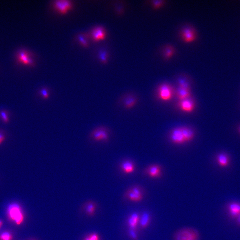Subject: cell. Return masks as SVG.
Returning a JSON list of instances; mask_svg holds the SVG:
<instances>
[{
  "mask_svg": "<svg viewBox=\"0 0 240 240\" xmlns=\"http://www.w3.org/2000/svg\"><path fill=\"white\" fill-rule=\"evenodd\" d=\"M239 132L240 134V126L239 127Z\"/></svg>",
  "mask_w": 240,
  "mask_h": 240,
  "instance_id": "35",
  "label": "cell"
},
{
  "mask_svg": "<svg viewBox=\"0 0 240 240\" xmlns=\"http://www.w3.org/2000/svg\"><path fill=\"white\" fill-rule=\"evenodd\" d=\"M91 34L93 39L94 41H97L105 37L106 32L103 27L97 26L93 29Z\"/></svg>",
  "mask_w": 240,
  "mask_h": 240,
  "instance_id": "14",
  "label": "cell"
},
{
  "mask_svg": "<svg viewBox=\"0 0 240 240\" xmlns=\"http://www.w3.org/2000/svg\"><path fill=\"white\" fill-rule=\"evenodd\" d=\"M177 82L179 88L190 91V84L185 77L183 76L179 77L177 80Z\"/></svg>",
  "mask_w": 240,
  "mask_h": 240,
  "instance_id": "21",
  "label": "cell"
},
{
  "mask_svg": "<svg viewBox=\"0 0 240 240\" xmlns=\"http://www.w3.org/2000/svg\"><path fill=\"white\" fill-rule=\"evenodd\" d=\"M9 217L17 225H19L24 221V215L21 206L17 203L10 204L8 208Z\"/></svg>",
  "mask_w": 240,
  "mask_h": 240,
  "instance_id": "5",
  "label": "cell"
},
{
  "mask_svg": "<svg viewBox=\"0 0 240 240\" xmlns=\"http://www.w3.org/2000/svg\"><path fill=\"white\" fill-rule=\"evenodd\" d=\"M228 209L230 217L237 218L240 214V203L236 202L230 203L228 206Z\"/></svg>",
  "mask_w": 240,
  "mask_h": 240,
  "instance_id": "15",
  "label": "cell"
},
{
  "mask_svg": "<svg viewBox=\"0 0 240 240\" xmlns=\"http://www.w3.org/2000/svg\"><path fill=\"white\" fill-rule=\"evenodd\" d=\"M119 167L121 172L126 175L133 174L137 168L134 162L130 159H126L121 161L119 164Z\"/></svg>",
  "mask_w": 240,
  "mask_h": 240,
  "instance_id": "8",
  "label": "cell"
},
{
  "mask_svg": "<svg viewBox=\"0 0 240 240\" xmlns=\"http://www.w3.org/2000/svg\"><path fill=\"white\" fill-rule=\"evenodd\" d=\"M179 108L183 112L186 113H191L194 110L195 104L193 100L190 98L179 101L178 103Z\"/></svg>",
  "mask_w": 240,
  "mask_h": 240,
  "instance_id": "10",
  "label": "cell"
},
{
  "mask_svg": "<svg viewBox=\"0 0 240 240\" xmlns=\"http://www.w3.org/2000/svg\"><path fill=\"white\" fill-rule=\"evenodd\" d=\"M84 240H99V235L96 233H93L86 237Z\"/></svg>",
  "mask_w": 240,
  "mask_h": 240,
  "instance_id": "29",
  "label": "cell"
},
{
  "mask_svg": "<svg viewBox=\"0 0 240 240\" xmlns=\"http://www.w3.org/2000/svg\"><path fill=\"white\" fill-rule=\"evenodd\" d=\"M176 95L179 101L189 98L191 96L190 91L179 88L176 91Z\"/></svg>",
  "mask_w": 240,
  "mask_h": 240,
  "instance_id": "20",
  "label": "cell"
},
{
  "mask_svg": "<svg viewBox=\"0 0 240 240\" xmlns=\"http://www.w3.org/2000/svg\"><path fill=\"white\" fill-rule=\"evenodd\" d=\"M179 35L181 39L186 43H190L196 40L197 33L194 26L190 24H184L180 29Z\"/></svg>",
  "mask_w": 240,
  "mask_h": 240,
  "instance_id": "2",
  "label": "cell"
},
{
  "mask_svg": "<svg viewBox=\"0 0 240 240\" xmlns=\"http://www.w3.org/2000/svg\"><path fill=\"white\" fill-rule=\"evenodd\" d=\"M12 237L10 233L4 232L0 235V240H12Z\"/></svg>",
  "mask_w": 240,
  "mask_h": 240,
  "instance_id": "26",
  "label": "cell"
},
{
  "mask_svg": "<svg viewBox=\"0 0 240 240\" xmlns=\"http://www.w3.org/2000/svg\"><path fill=\"white\" fill-rule=\"evenodd\" d=\"M139 220V215L137 213H133L131 214L128 221V225L130 229L135 230L138 224Z\"/></svg>",
  "mask_w": 240,
  "mask_h": 240,
  "instance_id": "18",
  "label": "cell"
},
{
  "mask_svg": "<svg viewBox=\"0 0 240 240\" xmlns=\"http://www.w3.org/2000/svg\"><path fill=\"white\" fill-rule=\"evenodd\" d=\"M3 222L1 220H0V228H1V226L3 225Z\"/></svg>",
  "mask_w": 240,
  "mask_h": 240,
  "instance_id": "34",
  "label": "cell"
},
{
  "mask_svg": "<svg viewBox=\"0 0 240 240\" xmlns=\"http://www.w3.org/2000/svg\"><path fill=\"white\" fill-rule=\"evenodd\" d=\"M79 37L80 41H81V43L83 44V45L84 46H87L88 45L87 42L86 40L83 37L80 36V35Z\"/></svg>",
  "mask_w": 240,
  "mask_h": 240,
  "instance_id": "31",
  "label": "cell"
},
{
  "mask_svg": "<svg viewBox=\"0 0 240 240\" xmlns=\"http://www.w3.org/2000/svg\"><path fill=\"white\" fill-rule=\"evenodd\" d=\"M199 234L194 228H189L181 229L175 233L174 240H199Z\"/></svg>",
  "mask_w": 240,
  "mask_h": 240,
  "instance_id": "3",
  "label": "cell"
},
{
  "mask_svg": "<svg viewBox=\"0 0 240 240\" xmlns=\"http://www.w3.org/2000/svg\"><path fill=\"white\" fill-rule=\"evenodd\" d=\"M0 117L4 123H8L9 121L8 113L6 110H2L0 112Z\"/></svg>",
  "mask_w": 240,
  "mask_h": 240,
  "instance_id": "25",
  "label": "cell"
},
{
  "mask_svg": "<svg viewBox=\"0 0 240 240\" xmlns=\"http://www.w3.org/2000/svg\"><path fill=\"white\" fill-rule=\"evenodd\" d=\"M128 233L130 237L133 240H137L138 237L135 230L130 229L128 231Z\"/></svg>",
  "mask_w": 240,
  "mask_h": 240,
  "instance_id": "30",
  "label": "cell"
},
{
  "mask_svg": "<svg viewBox=\"0 0 240 240\" xmlns=\"http://www.w3.org/2000/svg\"><path fill=\"white\" fill-rule=\"evenodd\" d=\"M150 213L144 212L142 214L140 221V225L143 228L147 227L150 223Z\"/></svg>",
  "mask_w": 240,
  "mask_h": 240,
  "instance_id": "23",
  "label": "cell"
},
{
  "mask_svg": "<svg viewBox=\"0 0 240 240\" xmlns=\"http://www.w3.org/2000/svg\"><path fill=\"white\" fill-rule=\"evenodd\" d=\"M174 52L175 49L170 44L166 45L163 50V59L166 60L169 59L174 54Z\"/></svg>",
  "mask_w": 240,
  "mask_h": 240,
  "instance_id": "19",
  "label": "cell"
},
{
  "mask_svg": "<svg viewBox=\"0 0 240 240\" xmlns=\"http://www.w3.org/2000/svg\"><path fill=\"white\" fill-rule=\"evenodd\" d=\"M17 59L21 63L30 66L34 65L33 61L30 53L25 50L20 51L18 53Z\"/></svg>",
  "mask_w": 240,
  "mask_h": 240,
  "instance_id": "12",
  "label": "cell"
},
{
  "mask_svg": "<svg viewBox=\"0 0 240 240\" xmlns=\"http://www.w3.org/2000/svg\"><path fill=\"white\" fill-rule=\"evenodd\" d=\"M174 90L172 86L167 83L160 85L157 90V95L162 101H167L172 99Z\"/></svg>",
  "mask_w": 240,
  "mask_h": 240,
  "instance_id": "6",
  "label": "cell"
},
{
  "mask_svg": "<svg viewBox=\"0 0 240 240\" xmlns=\"http://www.w3.org/2000/svg\"><path fill=\"white\" fill-rule=\"evenodd\" d=\"M144 193L143 187L138 184H135L130 187L126 190L123 197L131 201L138 203L143 200Z\"/></svg>",
  "mask_w": 240,
  "mask_h": 240,
  "instance_id": "1",
  "label": "cell"
},
{
  "mask_svg": "<svg viewBox=\"0 0 240 240\" xmlns=\"http://www.w3.org/2000/svg\"><path fill=\"white\" fill-rule=\"evenodd\" d=\"M100 59L103 63H105L107 61V54L105 50H101L99 53Z\"/></svg>",
  "mask_w": 240,
  "mask_h": 240,
  "instance_id": "28",
  "label": "cell"
},
{
  "mask_svg": "<svg viewBox=\"0 0 240 240\" xmlns=\"http://www.w3.org/2000/svg\"><path fill=\"white\" fill-rule=\"evenodd\" d=\"M237 224L240 226V214L237 217Z\"/></svg>",
  "mask_w": 240,
  "mask_h": 240,
  "instance_id": "33",
  "label": "cell"
},
{
  "mask_svg": "<svg viewBox=\"0 0 240 240\" xmlns=\"http://www.w3.org/2000/svg\"><path fill=\"white\" fill-rule=\"evenodd\" d=\"M138 101L137 98L135 95L132 94L127 95L123 99V106L126 110L132 109L137 105Z\"/></svg>",
  "mask_w": 240,
  "mask_h": 240,
  "instance_id": "13",
  "label": "cell"
},
{
  "mask_svg": "<svg viewBox=\"0 0 240 240\" xmlns=\"http://www.w3.org/2000/svg\"><path fill=\"white\" fill-rule=\"evenodd\" d=\"M39 93L44 99H48L50 97L49 92L46 87L42 88L39 90Z\"/></svg>",
  "mask_w": 240,
  "mask_h": 240,
  "instance_id": "24",
  "label": "cell"
},
{
  "mask_svg": "<svg viewBox=\"0 0 240 240\" xmlns=\"http://www.w3.org/2000/svg\"><path fill=\"white\" fill-rule=\"evenodd\" d=\"M181 128L186 143L192 141L195 137L194 131L192 129L187 127H183Z\"/></svg>",
  "mask_w": 240,
  "mask_h": 240,
  "instance_id": "17",
  "label": "cell"
},
{
  "mask_svg": "<svg viewBox=\"0 0 240 240\" xmlns=\"http://www.w3.org/2000/svg\"><path fill=\"white\" fill-rule=\"evenodd\" d=\"M217 161L219 165L222 168L226 167L230 163V158L225 153H221L217 155Z\"/></svg>",
  "mask_w": 240,
  "mask_h": 240,
  "instance_id": "16",
  "label": "cell"
},
{
  "mask_svg": "<svg viewBox=\"0 0 240 240\" xmlns=\"http://www.w3.org/2000/svg\"><path fill=\"white\" fill-rule=\"evenodd\" d=\"M143 174L152 179L160 178L163 174L161 167L158 164H151L144 169Z\"/></svg>",
  "mask_w": 240,
  "mask_h": 240,
  "instance_id": "7",
  "label": "cell"
},
{
  "mask_svg": "<svg viewBox=\"0 0 240 240\" xmlns=\"http://www.w3.org/2000/svg\"><path fill=\"white\" fill-rule=\"evenodd\" d=\"M5 137L1 132H0V144H1L4 141Z\"/></svg>",
  "mask_w": 240,
  "mask_h": 240,
  "instance_id": "32",
  "label": "cell"
},
{
  "mask_svg": "<svg viewBox=\"0 0 240 240\" xmlns=\"http://www.w3.org/2000/svg\"><path fill=\"white\" fill-rule=\"evenodd\" d=\"M90 137L95 142L107 143L110 140V133L105 127H98L91 132Z\"/></svg>",
  "mask_w": 240,
  "mask_h": 240,
  "instance_id": "4",
  "label": "cell"
},
{
  "mask_svg": "<svg viewBox=\"0 0 240 240\" xmlns=\"http://www.w3.org/2000/svg\"><path fill=\"white\" fill-rule=\"evenodd\" d=\"M54 8L62 13H64L72 8V3L68 0H57L54 3Z\"/></svg>",
  "mask_w": 240,
  "mask_h": 240,
  "instance_id": "11",
  "label": "cell"
},
{
  "mask_svg": "<svg viewBox=\"0 0 240 240\" xmlns=\"http://www.w3.org/2000/svg\"><path fill=\"white\" fill-rule=\"evenodd\" d=\"M170 139L172 143L177 145H182L186 143L181 128H175L172 130L170 135Z\"/></svg>",
  "mask_w": 240,
  "mask_h": 240,
  "instance_id": "9",
  "label": "cell"
},
{
  "mask_svg": "<svg viewBox=\"0 0 240 240\" xmlns=\"http://www.w3.org/2000/svg\"><path fill=\"white\" fill-rule=\"evenodd\" d=\"M86 210L88 214L92 216L94 214L96 210L97 204L95 202L92 201H88L86 203Z\"/></svg>",
  "mask_w": 240,
  "mask_h": 240,
  "instance_id": "22",
  "label": "cell"
},
{
  "mask_svg": "<svg viewBox=\"0 0 240 240\" xmlns=\"http://www.w3.org/2000/svg\"><path fill=\"white\" fill-rule=\"evenodd\" d=\"M165 1L162 0H154L152 1V4L153 7L157 8L161 7L165 3Z\"/></svg>",
  "mask_w": 240,
  "mask_h": 240,
  "instance_id": "27",
  "label": "cell"
}]
</instances>
